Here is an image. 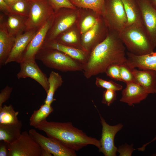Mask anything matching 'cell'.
<instances>
[{"label": "cell", "instance_id": "cell-22", "mask_svg": "<svg viewBox=\"0 0 156 156\" xmlns=\"http://www.w3.org/2000/svg\"><path fill=\"white\" fill-rule=\"evenodd\" d=\"M127 19V25H142L140 10L136 0H121Z\"/></svg>", "mask_w": 156, "mask_h": 156}, {"label": "cell", "instance_id": "cell-4", "mask_svg": "<svg viewBox=\"0 0 156 156\" xmlns=\"http://www.w3.org/2000/svg\"><path fill=\"white\" fill-rule=\"evenodd\" d=\"M35 59L41 61L47 67L61 71L83 70V64L55 49L42 47L37 53Z\"/></svg>", "mask_w": 156, "mask_h": 156}, {"label": "cell", "instance_id": "cell-36", "mask_svg": "<svg viewBox=\"0 0 156 156\" xmlns=\"http://www.w3.org/2000/svg\"><path fill=\"white\" fill-rule=\"evenodd\" d=\"M12 90V87L7 86L1 91L0 93V107L2 106L3 103L9 99Z\"/></svg>", "mask_w": 156, "mask_h": 156}, {"label": "cell", "instance_id": "cell-16", "mask_svg": "<svg viewBox=\"0 0 156 156\" xmlns=\"http://www.w3.org/2000/svg\"><path fill=\"white\" fill-rule=\"evenodd\" d=\"M0 65L6 62L14 45L16 37L10 35L6 26L3 14L0 16Z\"/></svg>", "mask_w": 156, "mask_h": 156}, {"label": "cell", "instance_id": "cell-11", "mask_svg": "<svg viewBox=\"0 0 156 156\" xmlns=\"http://www.w3.org/2000/svg\"><path fill=\"white\" fill-rule=\"evenodd\" d=\"M141 12L142 25L154 47H156V9L149 0H136Z\"/></svg>", "mask_w": 156, "mask_h": 156}, {"label": "cell", "instance_id": "cell-26", "mask_svg": "<svg viewBox=\"0 0 156 156\" xmlns=\"http://www.w3.org/2000/svg\"><path fill=\"white\" fill-rule=\"evenodd\" d=\"M18 111H15L11 104L5 105L0 107V125H8L18 121Z\"/></svg>", "mask_w": 156, "mask_h": 156}, {"label": "cell", "instance_id": "cell-32", "mask_svg": "<svg viewBox=\"0 0 156 156\" xmlns=\"http://www.w3.org/2000/svg\"><path fill=\"white\" fill-rule=\"evenodd\" d=\"M99 18L91 15L86 16L82 21L80 26V32L83 34L91 29Z\"/></svg>", "mask_w": 156, "mask_h": 156}, {"label": "cell", "instance_id": "cell-17", "mask_svg": "<svg viewBox=\"0 0 156 156\" xmlns=\"http://www.w3.org/2000/svg\"><path fill=\"white\" fill-rule=\"evenodd\" d=\"M126 84V87L122 91L120 101L126 103L129 106L140 103L149 94L143 87L136 82H129Z\"/></svg>", "mask_w": 156, "mask_h": 156}, {"label": "cell", "instance_id": "cell-13", "mask_svg": "<svg viewBox=\"0 0 156 156\" xmlns=\"http://www.w3.org/2000/svg\"><path fill=\"white\" fill-rule=\"evenodd\" d=\"M52 18L47 21L38 30L28 45L21 62L25 60L35 59L36 55L42 48L45 42Z\"/></svg>", "mask_w": 156, "mask_h": 156}, {"label": "cell", "instance_id": "cell-43", "mask_svg": "<svg viewBox=\"0 0 156 156\" xmlns=\"http://www.w3.org/2000/svg\"><path fill=\"white\" fill-rule=\"evenodd\" d=\"M152 155L154 156H156V153L153 154Z\"/></svg>", "mask_w": 156, "mask_h": 156}, {"label": "cell", "instance_id": "cell-19", "mask_svg": "<svg viewBox=\"0 0 156 156\" xmlns=\"http://www.w3.org/2000/svg\"><path fill=\"white\" fill-rule=\"evenodd\" d=\"M42 47L55 49L63 52L83 64L87 62L89 54L83 50L64 45L55 41L45 42Z\"/></svg>", "mask_w": 156, "mask_h": 156}, {"label": "cell", "instance_id": "cell-23", "mask_svg": "<svg viewBox=\"0 0 156 156\" xmlns=\"http://www.w3.org/2000/svg\"><path fill=\"white\" fill-rule=\"evenodd\" d=\"M49 88L47 93V96L44 103L51 105L56 100L53 98L55 91L60 87L63 81L62 76L58 73L51 71L48 78Z\"/></svg>", "mask_w": 156, "mask_h": 156}, {"label": "cell", "instance_id": "cell-27", "mask_svg": "<svg viewBox=\"0 0 156 156\" xmlns=\"http://www.w3.org/2000/svg\"><path fill=\"white\" fill-rule=\"evenodd\" d=\"M53 41L64 45L83 50L81 43L79 42L77 34L74 31L67 32L64 31Z\"/></svg>", "mask_w": 156, "mask_h": 156}, {"label": "cell", "instance_id": "cell-30", "mask_svg": "<svg viewBox=\"0 0 156 156\" xmlns=\"http://www.w3.org/2000/svg\"><path fill=\"white\" fill-rule=\"evenodd\" d=\"M120 73L122 81L126 83L131 82H135L131 69L125 63L120 65Z\"/></svg>", "mask_w": 156, "mask_h": 156}, {"label": "cell", "instance_id": "cell-24", "mask_svg": "<svg viewBox=\"0 0 156 156\" xmlns=\"http://www.w3.org/2000/svg\"><path fill=\"white\" fill-rule=\"evenodd\" d=\"M76 7L92 10L98 15H102L105 0H69Z\"/></svg>", "mask_w": 156, "mask_h": 156}, {"label": "cell", "instance_id": "cell-39", "mask_svg": "<svg viewBox=\"0 0 156 156\" xmlns=\"http://www.w3.org/2000/svg\"><path fill=\"white\" fill-rule=\"evenodd\" d=\"M156 140V135L155 137L150 141L149 142L146 143L144 144L141 147L139 148H138V150L139 151H143L145 149V148L146 146H147L148 144H150L151 142H153L154 141H155Z\"/></svg>", "mask_w": 156, "mask_h": 156}, {"label": "cell", "instance_id": "cell-25", "mask_svg": "<svg viewBox=\"0 0 156 156\" xmlns=\"http://www.w3.org/2000/svg\"><path fill=\"white\" fill-rule=\"evenodd\" d=\"M51 105L44 103L38 109L34 111L29 119L30 125L36 128L38 124L46 120L47 118L53 110Z\"/></svg>", "mask_w": 156, "mask_h": 156}, {"label": "cell", "instance_id": "cell-41", "mask_svg": "<svg viewBox=\"0 0 156 156\" xmlns=\"http://www.w3.org/2000/svg\"><path fill=\"white\" fill-rule=\"evenodd\" d=\"M9 6L18 0H3Z\"/></svg>", "mask_w": 156, "mask_h": 156}, {"label": "cell", "instance_id": "cell-2", "mask_svg": "<svg viewBox=\"0 0 156 156\" xmlns=\"http://www.w3.org/2000/svg\"><path fill=\"white\" fill-rule=\"evenodd\" d=\"M36 128L75 151L88 145H94L99 149L101 147L99 140L88 136L82 130L74 127L71 122L48 121L45 120L38 124Z\"/></svg>", "mask_w": 156, "mask_h": 156}, {"label": "cell", "instance_id": "cell-28", "mask_svg": "<svg viewBox=\"0 0 156 156\" xmlns=\"http://www.w3.org/2000/svg\"><path fill=\"white\" fill-rule=\"evenodd\" d=\"M9 6L11 13L27 18L29 11L28 1L18 0Z\"/></svg>", "mask_w": 156, "mask_h": 156}, {"label": "cell", "instance_id": "cell-9", "mask_svg": "<svg viewBox=\"0 0 156 156\" xmlns=\"http://www.w3.org/2000/svg\"><path fill=\"white\" fill-rule=\"evenodd\" d=\"M100 122L102 126L101 137L99 140L101 147L99 152L105 156H116L117 148L115 146L114 139L116 133L123 128V125L119 123L110 125L99 113Z\"/></svg>", "mask_w": 156, "mask_h": 156}, {"label": "cell", "instance_id": "cell-38", "mask_svg": "<svg viewBox=\"0 0 156 156\" xmlns=\"http://www.w3.org/2000/svg\"><path fill=\"white\" fill-rule=\"evenodd\" d=\"M0 10L5 15L11 13L10 6L3 0H0Z\"/></svg>", "mask_w": 156, "mask_h": 156}, {"label": "cell", "instance_id": "cell-8", "mask_svg": "<svg viewBox=\"0 0 156 156\" xmlns=\"http://www.w3.org/2000/svg\"><path fill=\"white\" fill-rule=\"evenodd\" d=\"M66 8H62L55 12L45 42L54 40L75 22L76 15L69 13Z\"/></svg>", "mask_w": 156, "mask_h": 156}, {"label": "cell", "instance_id": "cell-12", "mask_svg": "<svg viewBox=\"0 0 156 156\" xmlns=\"http://www.w3.org/2000/svg\"><path fill=\"white\" fill-rule=\"evenodd\" d=\"M35 60L30 59L21 62L20 69L17 75V77L18 79L27 77L33 79L42 87L47 93L49 88L48 78L40 69Z\"/></svg>", "mask_w": 156, "mask_h": 156}, {"label": "cell", "instance_id": "cell-20", "mask_svg": "<svg viewBox=\"0 0 156 156\" xmlns=\"http://www.w3.org/2000/svg\"><path fill=\"white\" fill-rule=\"evenodd\" d=\"M6 15V26L10 35L16 37L26 30L27 17L12 13Z\"/></svg>", "mask_w": 156, "mask_h": 156}, {"label": "cell", "instance_id": "cell-15", "mask_svg": "<svg viewBox=\"0 0 156 156\" xmlns=\"http://www.w3.org/2000/svg\"><path fill=\"white\" fill-rule=\"evenodd\" d=\"M125 64L131 69L138 68L140 70H150L156 72V52L142 55H137L129 52Z\"/></svg>", "mask_w": 156, "mask_h": 156}, {"label": "cell", "instance_id": "cell-40", "mask_svg": "<svg viewBox=\"0 0 156 156\" xmlns=\"http://www.w3.org/2000/svg\"><path fill=\"white\" fill-rule=\"evenodd\" d=\"M52 155L47 150L42 148L41 156H51Z\"/></svg>", "mask_w": 156, "mask_h": 156}, {"label": "cell", "instance_id": "cell-10", "mask_svg": "<svg viewBox=\"0 0 156 156\" xmlns=\"http://www.w3.org/2000/svg\"><path fill=\"white\" fill-rule=\"evenodd\" d=\"M29 133L42 148L48 151L54 156H76L75 151L66 147L53 138L46 137L31 129Z\"/></svg>", "mask_w": 156, "mask_h": 156}, {"label": "cell", "instance_id": "cell-14", "mask_svg": "<svg viewBox=\"0 0 156 156\" xmlns=\"http://www.w3.org/2000/svg\"><path fill=\"white\" fill-rule=\"evenodd\" d=\"M38 30L31 29L26 30L16 37L15 42L5 63L12 62L20 63L23 54L29 42Z\"/></svg>", "mask_w": 156, "mask_h": 156}, {"label": "cell", "instance_id": "cell-33", "mask_svg": "<svg viewBox=\"0 0 156 156\" xmlns=\"http://www.w3.org/2000/svg\"><path fill=\"white\" fill-rule=\"evenodd\" d=\"M105 73L107 76L116 81H121L120 73V64H114L106 68Z\"/></svg>", "mask_w": 156, "mask_h": 156}, {"label": "cell", "instance_id": "cell-1", "mask_svg": "<svg viewBox=\"0 0 156 156\" xmlns=\"http://www.w3.org/2000/svg\"><path fill=\"white\" fill-rule=\"evenodd\" d=\"M111 31V32L107 34L105 39L92 49L87 62L83 64L82 71L86 79L105 73L111 64L120 65L126 62L125 47L118 33Z\"/></svg>", "mask_w": 156, "mask_h": 156}, {"label": "cell", "instance_id": "cell-21", "mask_svg": "<svg viewBox=\"0 0 156 156\" xmlns=\"http://www.w3.org/2000/svg\"><path fill=\"white\" fill-rule=\"evenodd\" d=\"M23 124L19 120L16 123L8 125H0V141L11 144L20 136Z\"/></svg>", "mask_w": 156, "mask_h": 156}, {"label": "cell", "instance_id": "cell-31", "mask_svg": "<svg viewBox=\"0 0 156 156\" xmlns=\"http://www.w3.org/2000/svg\"><path fill=\"white\" fill-rule=\"evenodd\" d=\"M55 12L62 8L75 10L76 7L69 0H48Z\"/></svg>", "mask_w": 156, "mask_h": 156}, {"label": "cell", "instance_id": "cell-44", "mask_svg": "<svg viewBox=\"0 0 156 156\" xmlns=\"http://www.w3.org/2000/svg\"><path fill=\"white\" fill-rule=\"evenodd\" d=\"M27 1H28L29 0H26Z\"/></svg>", "mask_w": 156, "mask_h": 156}, {"label": "cell", "instance_id": "cell-37", "mask_svg": "<svg viewBox=\"0 0 156 156\" xmlns=\"http://www.w3.org/2000/svg\"><path fill=\"white\" fill-rule=\"evenodd\" d=\"M9 144L3 141L0 142V156H8Z\"/></svg>", "mask_w": 156, "mask_h": 156}, {"label": "cell", "instance_id": "cell-7", "mask_svg": "<svg viewBox=\"0 0 156 156\" xmlns=\"http://www.w3.org/2000/svg\"><path fill=\"white\" fill-rule=\"evenodd\" d=\"M42 148L28 132H22L19 137L9 144L8 156H41Z\"/></svg>", "mask_w": 156, "mask_h": 156}, {"label": "cell", "instance_id": "cell-35", "mask_svg": "<svg viewBox=\"0 0 156 156\" xmlns=\"http://www.w3.org/2000/svg\"><path fill=\"white\" fill-rule=\"evenodd\" d=\"M135 150L133 147V144L129 145L125 144L119 146L117 148V152L119 156H131L133 151Z\"/></svg>", "mask_w": 156, "mask_h": 156}, {"label": "cell", "instance_id": "cell-29", "mask_svg": "<svg viewBox=\"0 0 156 156\" xmlns=\"http://www.w3.org/2000/svg\"><path fill=\"white\" fill-rule=\"evenodd\" d=\"M95 83L96 86L98 87L105 89L113 90L116 91L121 90L123 88L121 85L113 81H107L99 77H96Z\"/></svg>", "mask_w": 156, "mask_h": 156}, {"label": "cell", "instance_id": "cell-3", "mask_svg": "<svg viewBox=\"0 0 156 156\" xmlns=\"http://www.w3.org/2000/svg\"><path fill=\"white\" fill-rule=\"evenodd\" d=\"M118 34L128 52L132 53L144 55L153 52L155 48L142 25H127Z\"/></svg>", "mask_w": 156, "mask_h": 156}, {"label": "cell", "instance_id": "cell-34", "mask_svg": "<svg viewBox=\"0 0 156 156\" xmlns=\"http://www.w3.org/2000/svg\"><path fill=\"white\" fill-rule=\"evenodd\" d=\"M116 91L112 90L105 89L103 93L101 103L109 106L116 100Z\"/></svg>", "mask_w": 156, "mask_h": 156}, {"label": "cell", "instance_id": "cell-42", "mask_svg": "<svg viewBox=\"0 0 156 156\" xmlns=\"http://www.w3.org/2000/svg\"><path fill=\"white\" fill-rule=\"evenodd\" d=\"M152 5L156 9V0H149Z\"/></svg>", "mask_w": 156, "mask_h": 156}, {"label": "cell", "instance_id": "cell-5", "mask_svg": "<svg viewBox=\"0 0 156 156\" xmlns=\"http://www.w3.org/2000/svg\"><path fill=\"white\" fill-rule=\"evenodd\" d=\"M101 16L110 30L119 33L127 25V19L121 0H105Z\"/></svg>", "mask_w": 156, "mask_h": 156}, {"label": "cell", "instance_id": "cell-6", "mask_svg": "<svg viewBox=\"0 0 156 156\" xmlns=\"http://www.w3.org/2000/svg\"><path fill=\"white\" fill-rule=\"evenodd\" d=\"M29 11L26 30H38L53 16L55 11L48 0H29Z\"/></svg>", "mask_w": 156, "mask_h": 156}, {"label": "cell", "instance_id": "cell-18", "mask_svg": "<svg viewBox=\"0 0 156 156\" xmlns=\"http://www.w3.org/2000/svg\"><path fill=\"white\" fill-rule=\"evenodd\" d=\"M135 82L149 94H156V72L152 70L131 69Z\"/></svg>", "mask_w": 156, "mask_h": 156}]
</instances>
